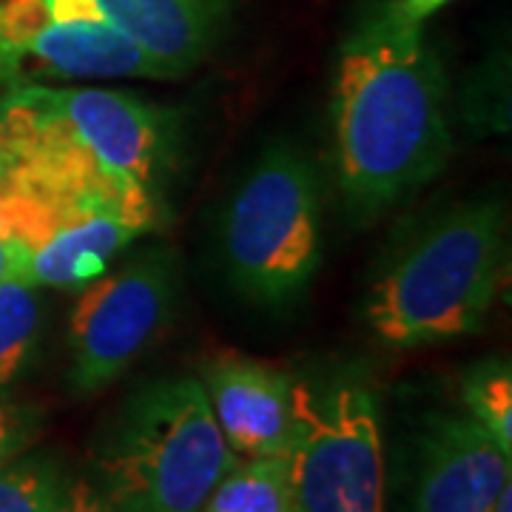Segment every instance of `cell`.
<instances>
[{
    "label": "cell",
    "mask_w": 512,
    "mask_h": 512,
    "mask_svg": "<svg viewBox=\"0 0 512 512\" xmlns=\"http://www.w3.org/2000/svg\"><path fill=\"white\" fill-rule=\"evenodd\" d=\"M339 185L359 211H379L439 174L450 157L447 86L416 23L387 6L342 43L333 94Z\"/></svg>",
    "instance_id": "6da1fadb"
},
{
    "label": "cell",
    "mask_w": 512,
    "mask_h": 512,
    "mask_svg": "<svg viewBox=\"0 0 512 512\" xmlns=\"http://www.w3.org/2000/svg\"><path fill=\"white\" fill-rule=\"evenodd\" d=\"M504 211L476 202L421 231L367 293V325L393 348L484 328L507 262Z\"/></svg>",
    "instance_id": "7a4b0ae2"
},
{
    "label": "cell",
    "mask_w": 512,
    "mask_h": 512,
    "mask_svg": "<svg viewBox=\"0 0 512 512\" xmlns=\"http://www.w3.org/2000/svg\"><path fill=\"white\" fill-rule=\"evenodd\" d=\"M239 458L200 379L151 382L114 416L94 450V484L117 512H200Z\"/></svg>",
    "instance_id": "3957f363"
},
{
    "label": "cell",
    "mask_w": 512,
    "mask_h": 512,
    "mask_svg": "<svg viewBox=\"0 0 512 512\" xmlns=\"http://www.w3.org/2000/svg\"><path fill=\"white\" fill-rule=\"evenodd\" d=\"M157 222L160 202L0 168V239L9 274L32 288H86Z\"/></svg>",
    "instance_id": "277c9868"
},
{
    "label": "cell",
    "mask_w": 512,
    "mask_h": 512,
    "mask_svg": "<svg viewBox=\"0 0 512 512\" xmlns=\"http://www.w3.org/2000/svg\"><path fill=\"white\" fill-rule=\"evenodd\" d=\"M291 512H384L379 402L362 376L293 382Z\"/></svg>",
    "instance_id": "5b68a950"
},
{
    "label": "cell",
    "mask_w": 512,
    "mask_h": 512,
    "mask_svg": "<svg viewBox=\"0 0 512 512\" xmlns=\"http://www.w3.org/2000/svg\"><path fill=\"white\" fill-rule=\"evenodd\" d=\"M322 217L311 165L271 148L228 208L222 248L239 291L259 302L291 299L319 265Z\"/></svg>",
    "instance_id": "8992f818"
},
{
    "label": "cell",
    "mask_w": 512,
    "mask_h": 512,
    "mask_svg": "<svg viewBox=\"0 0 512 512\" xmlns=\"http://www.w3.org/2000/svg\"><path fill=\"white\" fill-rule=\"evenodd\" d=\"M174 302V276L160 254L92 279L69 322V382L89 396L120 379L157 339Z\"/></svg>",
    "instance_id": "52a82bcc"
},
{
    "label": "cell",
    "mask_w": 512,
    "mask_h": 512,
    "mask_svg": "<svg viewBox=\"0 0 512 512\" xmlns=\"http://www.w3.org/2000/svg\"><path fill=\"white\" fill-rule=\"evenodd\" d=\"M40 89L80 143L109 168L160 194V177L171 154V120L163 109L137 94L109 89H52L43 83Z\"/></svg>",
    "instance_id": "ba28073f"
},
{
    "label": "cell",
    "mask_w": 512,
    "mask_h": 512,
    "mask_svg": "<svg viewBox=\"0 0 512 512\" xmlns=\"http://www.w3.org/2000/svg\"><path fill=\"white\" fill-rule=\"evenodd\" d=\"M512 453L467 413H441L421 436L416 512H493L512 484Z\"/></svg>",
    "instance_id": "9c48e42d"
},
{
    "label": "cell",
    "mask_w": 512,
    "mask_h": 512,
    "mask_svg": "<svg viewBox=\"0 0 512 512\" xmlns=\"http://www.w3.org/2000/svg\"><path fill=\"white\" fill-rule=\"evenodd\" d=\"M200 384L222 439L239 461L288 456L293 441L288 373L245 356H217L202 367Z\"/></svg>",
    "instance_id": "30bf717a"
},
{
    "label": "cell",
    "mask_w": 512,
    "mask_h": 512,
    "mask_svg": "<svg viewBox=\"0 0 512 512\" xmlns=\"http://www.w3.org/2000/svg\"><path fill=\"white\" fill-rule=\"evenodd\" d=\"M46 77H151L168 74L109 20L57 23L46 18L23 46V74Z\"/></svg>",
    "instance_id": "8fae6325"
},
{
    "label": "cell",
    "mask_w": 512,
    "mask_h": 512,
    "mask_svg": "<svg viewBox=\"0 0 512 512\" xmlns=\"http://www.w3.org/2000/svg\"><path fill=\"white\" fill-rule=\"evenodd\" d=\"M97 6L168 77L191 72L211 49V0H97Z\"/></svg>",
    "instance_id": "7c38bea8"
},
{
    "label": "cell",
    "mask_w": 512,
    "mask_h": 512,
    "mask_svg": "<svg viewBox=\"0 0 512 512\" xmlns=\"http://www.w3.org/2000/svg\"><path fill=\"white\" fill-rule=\"evenodd\" d=\"M200 512H291L288 456L237 461Z\"/></svg>",
    "instance_id": "4fadbf2b"
},
{
    "label": "cell",
    "mask_w": 512,
    "mask_h": 512,
    "mask_svg": "<svg viewBox=\"0 0 512 512\" xmlns=\"http://www.w3.org/2000/svg\"><path fill=\"white\" fill-rule=\"evenodd\" d=\"M40 305L35 288L15 274L0 279V390L9 387L35 350Z\"/></svg>",
    "instance_id": "5bb4252c"
},
{
    "label": "cell",
    "mask_w": 512,
    "mask_h": 512,
    "mask_svg": "<svg viewBox=\"0 0 512 512\" xmlns=\"http://www.w3.org/2000/svg\"><path fill=\"white\" fill-rule=\"evenodd\" d=\"M66 481L52 456H18L0 470V512H60Z\"/></svg>",
    "instance_id": "9a60e30c"
},
{
    "label": "cell",
    "mask_w": 512,
    "mask_h": 512,
    "mask_svg": "<svg viewBox=\"0 0 512 512\" xmlns=\"http://www.w3.org/2000/svg\"><path fill=\"white\" fill-rule=\"evenodd\" d=\"M467 416L476 419L501 450L512 453V370L507 362L493 359L470 370L461 387Z\"/></svg>",
    "instance_id": "2e32d148"
},
{
    "label": "cell",
    "mask_w": 512,
    "mask_h": 512,
    "mask_svg": "<svg viewBox=\"0 0 512 512\" xmlns=\"http://www.w3.org/2000/svg\"><path fill=\"white\" fill-rule=\"evenodd\" d=\"M43 416L37 407L15 402H0V470L29 450L40 433Z\"/></svg>",
    "instance_id": "e0dca14e"
},
{
    "label": "cell",
    "mask_w": 512,
    "mask_h": 512,
    "mask_svg": "<svg viewBox=\"0 0 512 512\" xmlns=\"http://www.w3.org/2000/svg\"><path fill=\"white\" fill-rule=\"evenodd\" d=\"M60 512H117L114 504L103 495V490L94 484V478L74 476L66 481V493Z\"/></svg>",
    "instance_id": "ac0fdd59"
},
{
    "label": "cell",
    "mask_w": 512,
    "mask_h": 512,
    "mask_svg": "<svg viewBox=\"0 0 512 512\" xmlns=\"http://www.w3.org/2000/svg\"><path fill=\"white\" fill-rule=\"evenodd\" d=\"M49 18L57 23H86V20H106L97 0H43Z\"/></svg>",
    "instance_id": "d6986e66"
},
{
    "label": "cell",
    "mask_w": 512,
    "mask_h": 512,
    "mask_svg": "<svg viewBox=\"0 0 512 512\" xmlns=\"http://www.w3.org/2000/svg\"><path fill=\"white\" fill-rule=\"evenodd\" d=\"M450 0H393V3H387V9L396 15L404 23H416L421 26L424 20L430 18V15H436L441 6H447Z\"/></svg>",
    "instance_id": "ffe728a7"
},
{
    "label": "cell",
    "mask_w": 512,
    "mask_h": 512,
    "mask_svg": "<svg viewBox=\"0 0 512 512\" xmlns=\"http://www.w3.org/2000/svg\"><path fill=\"white\" fill-rule=\"evenodd\" d=\"M9 274V254H6V245H3V239H0V279Z\"/></svg>",
    "instance_id": "44dd1931"
}]
</instances>
